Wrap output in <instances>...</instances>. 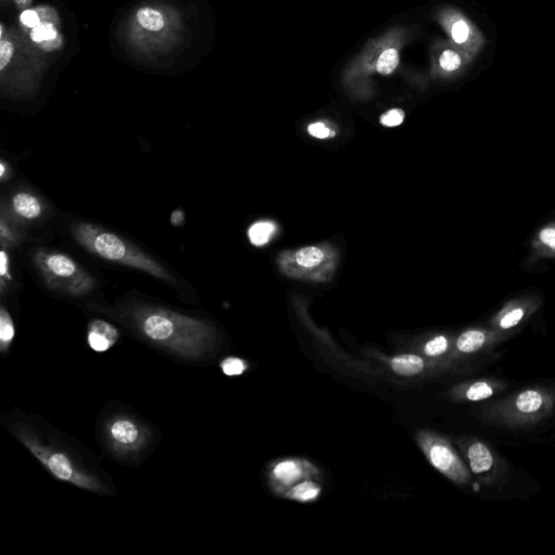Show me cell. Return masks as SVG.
<instances>
[{
	"label": "cell",
	"mask_w": 555,
	"mask_h": 555,
	"mask_svg": "<svg viewBox=\"0 0 555 555\" xmlns=\"http://www.w3.org/2000/svg\"><path fill=\"white\" fill-rule=\"evenodd\" d=\"M3 425L60 482L99 496H114V485L89 450L39 416L13 411Z\"/></svg>",
	"instance_id": "6da1fadb"
},
{
	"label": "cell",
	"mask_w": 555,
	"mask_h": 555,
	"mask_svg": "<svg viewBox=\"0 0 555 555\" xmlns=\"http://www.w3.org/2000/svg\"><path fill=\"white\" fill-rule=\"evenodd\" d=\"M115 316L140 341L176 359L204 363L215 350V327L201 318L143 303L119 308Z\"/></svg>",
	"instance_id": "7a4b0ae2"
},
{
	"label": "cell",
	"mask_w": 555,
	"mask_h": 555,
	"mask_svg": "<svg viewBox=\"0 0 555 555\" xmlns=\"http://www.w3.org/2000/svg\"><path fill=\"white\" fill-rule=\"evenodd\" d=\"M71 232L77 243L100 259L137 269L168 283H175V278L168 269L122 236L81 221L72 223Z\"/></svg>",
	"instance_id": "3957f363"
},
{
	"label": "cell",
	"mask_w": 555,
	"mask_h": 555,
	"mask_svg": "<svg viewBox=\"0 0 555 555\" xmlns=\"http://www.w3.org/2000/svg\"><path fill=\"white\" fill-rule=\"evenodd\" d=\"M98 434L102 448L121 463H138L155 443L152 427L126 409H110L100 418Z\"/></svg>",
	"instance_id": "277c9868"
},
{
	"label": "cell",
	"mask_w": 555,
	"mask_h": 555,
	"mask_svg": "<svg viewBox=\"0 0 555 555\" xmlns=\"http://www.w3.org/2000/svg\"><path fill=\"white\" fill-rule=\"evenodd\" d=\"M33 259L43 281L52 291L85 296L96 287L94 278L65 254L39 250Z\"/></svg>",
	"instance_id": "5b68a950"
},
{
	"label": "cell",
	"mask_w": 555,
	"mask_h": 555,
	"mask_svg": "<svg viewBox=\"0 0 555 555\" xmlns=\"http://www.w3.org/2000/svg\"><path fill=\"white\" fill-rule=\"evenodd\" d=\"M449 33L454 43L463 48L464 52L471 58L476 56L485 46V37L482 32L459 13L447 17Z\"/></svg>",
	"instance_id": "8992f818"
},
{
	"label": "cell",
	"mask_w": 555,
	"mask_h": 555,
	"mask_svg": "<svg viewBox=\"0 0 555 555\" xmlns=\"http://www.w3.org/2000/svg\"><path fill=\"white\" fill-rule=\"evenodd\" d=\"M430 461L441 473L456 482H467L470 475L461 460L444 441H434L426 447Z\"/></svg>",
	"instance_id": "52a82bcc"
},
{
	"label": "cell",
	"mask_w": 555,
	"mask_h": 555,
	"mask_svg": "<svg viewBox=\"0 0 555 555\" xmlns=\"http://www.w3.org/2000/svg\"><path fill=\"white\" fill-rule=\"evenodd\" d=\"M119 331L115 325L101 319L89 322L87 341L94 352H104L111 350L119 342Z\"/></svg>",
	"instance_id": "ba28073f"
},
{
	"label": "cell",
	"mask_w": 555,
	"mask_h": 555,
	"mask_svg": "<svg viewBox=\"0 0 555 555\" xmlns=\"http://www.w3.org/2000/svg\"><path fill=\"white\" fill-rule=\"evenodd\" d=\"M11 208L13 213L23 221H35L43 214V205L39 199L26 191H21L13 196Z\"/></svg>",
	"instance_id": "9c48e42d"
},
{
	"label": "cell",
	"mask_w": 555,
	"mask_h": 555,
	"mask_svg": "<svg viewBox=\"0 0 555 555\" xmlns=\"http://www.w3.org/2000/svg\"><path fill=\"white\" fill-rule=\"evenodd\" d=\"M471 471L474 474H483L490 471L494 465V456L486 445L475 443L470 447L467 452Z\"/></svg>",
	"instance_id": "30bf717a"
},
{
	"label": "cell",
	"mask_w": 555,
	"mask_h": 555,
	"mask_svg": "<svg viewBox=\"0 0 555 555\" xmlns=\"http://www.w3.org/2000/svg\"><path fill=\"white\" fill-rule=\"evenodd\" d=\"M423 367V359L416 355H401L392 360V369L399 376H416Z\"/></svg>",
	"instance_id": "8fae6325"
},
{
	"label": "cell",
	"mask_w": 555,
	"mask_h": 555,
	"mask_svg": "<svg viewBox=\"0 0 555 555\" xmlns=\"http://www.w3.org/2000/svg\"><path fill=\"white\" fill-rule=\"evenodd\" d=\"M16 336V327L10 312L5 306L0 307V352L3 355L10 350Z\"/></svg>",
	"instance_id": "7c38bea8"
},
{
	"label": "cell",
	"mask_w": 555,
	"mask_h": 555,
	"mask_svg": "<svg viewBox=\"0 0 555 555\" xmlns=\"http://www.w3.org/2000/svg\"><path fill=\"white\" fill-rule=\"evenodd\" d=\"M471 59L467 54H462L454 49H446L439 57V66L446 73H454L461 70L464 64Z\"/></svg>",
	"instance_id": "4fadbf2b"
},
{
	"label": "cell",
	"mask_w": 555,
	"mask_h": 555,
	"mask_svg": "<svg viewBox=\"0 0 555 555\" xmlns=\"http://www.w3.org/2000/svg\"><path fill=\"white\" fill-rule=\"evenodd\" d=\"M486 342V335L478 330H470L458 339L456 347L462 352H474L481 350Z\"/></svg>",
	"instance_id": "5bb4252c"
},
{
	"label": "cell",
	"mask_w": 555,
	"mask_h": 555,
	"mask_svg": "<svg viewBox=\"0 0 555 555\" xmlns=\"http://www.w3.org/2000/svg\"><path fill=\"white\" fill-rule=\"evenodd\" d=\"M515 403L517 410L523 414H534L543 407V398L539 392L525 391L518 395Z\"/></svg>",
	"instance_id": "9a60e30c"
},
{
	"label": "cell",
	"mask_w": 555,
	"mask_h": 555,
	"mask_svg": "<svg viewBox=\"0 0 555 555\" xmlns=\"http://www.w3.org/2000/svg\"><path fill=\"white\" fill-rule=\"evenodd\" d=\"M137 20L140 26L148 31H161L165 26V21L162 14L152 8L140 9L137 13Z\"/></svg>",
	"instance_id": "2e32d148"
},
{
	"label": "cell",
	"mask_w": 555,
	"mask_h": 555,
	"mask_svg": "<svg viewBox=\"0 0 555 555\" xmlns=\"http://www.w3.org/2000/svg\"><path fill=\"white\" fill-rule=\"evenodd\" d=\"M274 223H267V221L254 223L249 230L250 241L254 245H264L269 241V239L274 234Z\"/></svg>",
	"instance_id": "e0dca14e"
},
{
	"label": "cell",
	"mask_w": 555,
	"mask_h": 555,
	"mask_svg": "<svg viewBox=\"0 0 555 555\" xmlns=\"http://www.w3.org/2000/svg\"><path fill=\"white\" fill-rule=\"evenodd\" d=\"M295 259L299 266L304 267V268H312V267L318 266L323 261V253L318 248L310 246V248L299 250Z\"/></svg>",
	"instance_id": "ac0fdd59"
},
{
	"label": "cell",
	"mask_w": 555,
	"mask_h": 555,
	"mask_svg": "<svg viewBox=\"0 0 555 555\" xmlns=\"http://www.w3.org/2000/svg\"><path fill=\"white\" fill-rule=\"evenodd\" d=\"M274 474L284 484H291L301 476V470L299 469L295 462L284 461L276 465Z\"/></svg>",
	"instance_id": "d6986e66"
},
{
	"label": "cell",
	"mask_w": 555,
	"mask_h": 555,
	"mask_svg": "<svg viewBox=\"0 0 555 555\" xmlns=\"http://www.w3.org/2000/svg\"><path fill=\"white\" fill-rule=\"evenodd\" d=\"M399 54L396 49H387L381 54L376 62V70L382 75H390L398 66Z\"/></svg>",
	"instance_id": "ffe728a7"
},
{
	"label": "cell",
	"mask_w": 555,
	"mask_h": 555,
	"mask_svg": "<svg viewBox=\"0 0 555 555\" xmlns=\"http://www.w3.org/2000/svg\"><path fill=\"white\" fill-rule=\"evenodd\" d=\"M320 490L318 488L317 485L314 483L305 482L302 484L297 485L294 487L292 492H290V496L294 499L299 500V501H310L314 500V498L318 497Z\"/></svg>",
	"instance_id": "44dd1931"
},
{
	"label": "cell",
	"mask_w": 555,
	"mask_h": 555,
	"mask_svg": "<svg viewBox=\"0 0 555 555\" xmlns=\"http://www.w3.org/2000/svg\"><path fill=\"white\" fill-rule=\"evenodd\" d=\"M492 394H494V390L492 386L485 382H477L467 390V397L469 401H479L490 398Z\"/></svg>",
	"instance_id": "7402d4cb"
},
{
	"label": "cell",
	"mask_w": 555,
	"mask_h": 555,
	"mask_svg": "<svg viewBox=\"0 0 555 555\" xmlns=\"http://www.w3.org/2000/svg\"><path fill=\"white\" fill-rule=\"evenodd\" d=\"M223 372L228 376H241L245 371L246 365L243 360L236 357H229L221 363Z\"/></svg>",
	"instance_id": "603a6c76"
},
{
	"label": "cell",
	"mask_w": 555,
	"mask_h": 555,
	"mask_svg": "<svg viewBox=\"0 0 555 555\" xmlns=\"http://www.w3.org/2000/svg\"><path fill=\"white\" fill-rule=\"evenodd\" d=\"M57 31L52 24H41V26H36L33 28L31 33L32 39L36 43H41V41H51V39H56Z\"/></svg>",
	"instance_id": "cb8c5ba5"
},
{
	"label": "cell",
	"mask_w": 555,
	"mask_h": 555,
	"mask_svg": "<svg viewBox=\"0 0 555 555\" xmlns=\"http://www.w3.org/2000/svg\"><path fill=\"white\" fill-rule=\"evenodd\" d=\"M448 348V340L445 336L434 337L433 340L430 341L425 345L424 352L426 355L432 356V357H436V356L443 355Z\"/></svg>",
	"instance_id": "d4e9b609"
},
{
	"label": "cell",
	"mask_w": 555,
	"mask_h": 555,
	"mask_svg": "<svg viewBox=\"0 0 555 555\" xmlns=\"http://www.w3.org/2000/svg\"><path fill=\"white\" fill-rule=\"evenodd\" d=\"M403 119L405 113L403 110L393 109L381 117V123L387 127L399 126L403 122Z\"/></svg>",
	"instance_id": "484cf974"
},
{
	"label": "cell",
	"mask_w": 555,
	"mask_h": 555,
	"mask_svg": "<svg viewBox=\"0 0 555 555\" xmlns=\"http://www.w3.org/2000/svg\"><path fill=\"white\" fill-rule=\"evenodd\" d=\"M523 316H524V310L521 308H515L502 318L500 321V327L505 330L515 327L523 319Z\"/></svg>",
	"instance_id": "4316f807"
},
{
	"label": "cell",
	"mask_w": 555,
	"mask_h": 555,
	"mask_svg": "<svg viewBox=\"0 0 555 555\" xmlns=\"http://www.w3.org/2000/svg\"><path fill=\"white\" fill-rule=\"evenodd\" d=\"M13 56V46L10 41H1L0 43V70H5Z\"/></svg>",
	"instance_id": "83f0119b"
},
{
	"label": "cell",
	"mask_w": 555,
	"mask_h": 555,
	"mask_svg": "<svg viewBox=\"0 0 555 555\" xmlns=\"http://www.w3.org/2000/svg\"><path fill=\"white\" fill-rule=\"evenodd\" d=\"M539 240L543 245L555 251V228L547 227L539 232Z\"/></svg>",
	"instance_id": "f1b7e54d"
},
{
	"label": "cell",
	"mask_w": 555,
	"mask_h": 555,
	"mask_svg": "<svg viewBox=\"0 0 555 555\" xmlns=\"http://www.w3.org/2000/svg\"><path fill=\"white\" fill-rule=\"evenodd\" d=\"M308 132L312 134V137L319 138V139H325L331 136L329 128L322 123H314V124L310 125Z\"/></svg>",
	"instance_id": "f546056e"
},
{
	"label": "cell",
	"mask_w": 555,
	"mask_h": 555,
	"mask_svg": "<svg viewBox=\"0 0 555 555\" xmlns=\"http://www.w3.org/2000/svg\"><path fill=\"white\" fill-rule=\"evenodd\" d=\"M21 22L28 28H34L39 26L41 20H39V14L35 11L26 10L21 14Z\"/></svg>",
	"instance_id": "4dcf8cb0"
},
{
	"label": "cell",
	"mask_w": 555,
	"mask_h": 555,
	"mask_svg": "<svg viewBox=\"0 0 555 555\" xmlns=\"http://www.w3.org/2000/svg\"><path fill=\"white\" fill-rule=\"evenodd\" d=\"M8 272H9L8 255H7V253H6L5 250H3V251H1V253H0V274H1V276H3H3H8V278H10V276H9Z\"/></svg>",
	"instance_id": "1f68e13d"
},
{
	"label": "cell",
	"mask_w": 555,
	"mask_h": 555,
	"mask_svg": "<svg viewBox=\"0 0 555 555\" xmlns=\"http://www.w3.org/2000/svg\"><path fill=\"white\" fill-rule=\"evenodd\" d=\"M183 213L181 212H175V213L172 214V225H179V223H183Z\"/></svg>",
	"instance_id": "d6a6232c"
},
{
	"label": "cell",
	"mask_w": 555,
	"mask_h": 555,
	"mask_svg": "<svg viewBox=\"0 0 555 555\" xmlns=\"http://www.w3.org/2000/svg\"><path fill=\"white\" fill-rule=\"evenodd\" d=\"M0 168H1V172H0V176H1V177L3 178L5 177V170H6L5 163L3 162L1 163V166H0Z\"/></svg>",
	"instance_id": "836d02e7"
}]
</instances>
